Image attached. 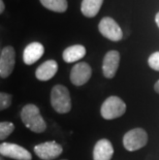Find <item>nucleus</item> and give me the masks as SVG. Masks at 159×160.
Returning <instances> with one entry per match:
<instances>
[{
    "instance_id": "obj_20",
    "label": "nucleus",
    "mask_w": 159,
    "mask_h": 160,
    "mask_svg": "<svg viewBox=\"0 0 159 160\" xmlns=\"http://www.w3.org/2000/svg\"><path fill=\"white\" fill-rule=\"evenodd\" d=\"M4 8H5V6H4V3H3L2 0H0V15L4 12Z\"/></svg>"
},
{
    "instance_id": "obj_2",
    "label": "nucleus",
    "mask_w": 159,
    "mask_h": 160,
    "mask_svg": "<svg viewBox=\"0 0 159 160\" xmlns=\"http://www.w3.org/2000/svg\"><path fill=\"white\" fill-rule=\"evenodd\" d=\"M51 104L59 114H66L72 110V99L68 89L63 85H56L51 92Z\"/></svg>"
},
{
    "instance_id": "obj_4",
    "label": "nucleus",
    "mask_w": 159,
    "mask_h": 160,
    "mask_svg": "<svg viewBox=\"0 0 159 160\" xmlns=\"http://www.w3.org/2000/svg\"><path fill=\"white\" fill-rule=\"evenodd\" d=\"M148 142L147 132L142 128L131 129L125 133L123 138V146L127 151H137V150L145 147Z\"/></svg>"
},
{
    "instance_id": "obj_19",
    "label": "nucleus",
    "mask_w": 159,
    "mask_h": 160,
    "mask_svg": "<svg viewBox=\"0 0 159 160\" xmlns=\"http://www.w3.org/2000/svg\"><path fill=\"white\" fill-rule=\"evenodd\" d=\"M148 63H149V66H150L152 69L159 71V52H155L152 54V55L149 57Z\"/></svg>"
},
{
    "instance_id": "obj_23",
    "label": "nucleus",
    "mask_w": 159,
    "mask_h": 160,
    "mask_svg": "<svg viewBox=\"0 0 159 160\" xmlns=\"http://www.w3.org/2000/svg\"><path fill=\"white\" fill-rule=\"evenodd\" d=\"M0 160H4V159H3V158L1 157V156H0Z\"/></svg>"
},
{
    "instance_id": "obj_24",
    "label": "nucleus",
    "mask_w": 159,
    "mask_h": 160,
    "mask_svg": "<svg viewBox=\"0 0 159 160\" xmlns=\"http://www.w3.org/2000/svg\"><path fill=\"white\" fill-rule=\"evenodd\" d=\"M64 160H66V159H64Z\"/></svg>"
},
{
    "instance_id": "obj_22",
    "label": "nucleus",
    "mask_w": 159,
    "mask_h": 160,
    "mask_svg": "<svg viewBox=\"0 0 159 160\" xmlns=\"http://www.w3.org/2000/svg\"><path fill=\"white\" fill-rule=\"evenodd\" d=\"M155 21H156V24H157V26L159 27V12H157L156 17H155Z\"/></svg>"
},
{
    "instance_id": "obj_9",
    "label": "nucleus",
    "mask_w": 159,
    "mask_h": 160,
    "mask_svg": "<svg viewBox=\"0 0 159 160\" xmlns=\"http://www.w3.org/2000/svg\"><path fill=\"white\" fill-rule=\"evenodd\" d=\"M92 69L86 62L77 63L70 71V81L74 86H82L90 80Z\"/></svg>"
},
{
    "instance_id": "obj_11",
    "label": "nucleus",
    "mask_w": 159,
    "mask_h": 160,
    "mask_svg": "<svg viewBox=\"0 0 159 160\" xmlns=\"http://www.w3.org/2000/svg\"><path fill=\"white\" fill-rule=\"evenodd\" d=\"M45 53V48L40 42H31L25 48L23 53V61L27 65H31L38 61Z\"/></svg>"
},
{
    "instance_id": "obj_13",
    "label": "nucleus",
    "mask_w": 159,
    "mask_h": 160,
    "mask_svg": "<svg viewBox=\"0 0 159 160\" xmlns=\"http://www.w3.org/2000/svg\"><path fill=\"white\" fill-rule=\"evenodd\" d=\"M58 71V64L55 60H48L37 67L35 76L39 81H49Z\"/></svg>"
},
{
    "instance_id": "obj_15",
    "label": "nucleus",
    "mask_w": 159,
    "mask_h": 160,
    "mask_svg": "<svg viewBox=\"0 0 159 160\" xmlns=\"http://www.w3.org/2000/svg\"><path fill=\"white\" fill-rule=\"evenodd\" d=\"M103 3V0H83L81 4V12L87 18L95 17Z\"/></svg>"
},
{
    "instance_id": "obj_21",
    "label": "nucleus",
    "mask_w": 159,
    "mask_h": 160,
    "mask_svg": "<svg viewBox=\"0 0 159 160\" xmlns=\"http://www.w3.org/2000/svg\"><path fill=\"white\" fill-rule=\"evenodd\" d=\"M154 89H155V91H156L157 93L159 94V81H157L156 83H155V85H154Z\"/></svg>"
},
{
    "instance_id": "obj_6",
    "label": "nucleus",
    "mask_w": 159,
    "mask_h": 160,
    "mask_svg": "<svg viewBox=\"0 0 159 160\" xmlns=\"http://www.w3.org/2000/svg\"><path fill=\"white\" fill-rule=\"evenodd\" d=\"M0 155L16 160H31L32 158L31 153L29 151L12 142L0 144Z\"/></svg>"
},
{
    "instance_id": "obj_16",
    "label": "nucleus",
    "mask_w": 159,
    "mask_h": 160,
    "mask_svg": "<svg viewBox=\"0 0 159 160\" xmlns=\"http://www.w3.org/2000/svg\"><path fill=\"white\" fill-rule=\"evenodd\" d=\"M46 8L55 12H64L67 9V0H39Z\"/></svg>"
},
{
    "instance_id": "obj_18",
    "label": "nucleus",
    "mask_w": 159,
    "mask_h": 160,
    "mask_svg": "<svg viewBox=\"0 0 159 160\" xmlns=\"http://www.w3.org/2000/svg\"><path fill=\"white\" fill-rule=\"evenodd\" d=\"M12 104V95L0 92V111L6 110Z\"/></svg>"
},
{
    "instance_id": "obj_8",
    "label": "nucleus",
    "mask_w": 159,
    "mask_h": 160,
    "mask_svg": "<svg viewBox=\"0 0 159 160\" xmlns=\"http://www.w3.org/2000/svg\"><path fill=\"white\" fill-rule=\"evenodd\" d=\"M16 63V52L12 47H5L0 54V77L11 76Z\"/></svg>"
},
{
    "instance_id": "obj_7",
    "label": "nucleus",
    "mask_w": 159,
    "mask_h": 160,
    "mask_svg": "<svg viewBox=\"0 0 159 160\" xmlns=\"http://www.w3.org/2000/svg\"><path fill=\"white\" fill-rule=\"evenodd\" d=\"M62 147L56 142H46L34 147L35 154L42 160H53L61 155Z\"/></svg>"
},
{
    "instance_id": "obj_12",
    "label": "nucleus",
    "mask_w": 159,
    "mask_h": 160,
    "mask_svg": "<svg viewBox=\"0 0 159 160\" xmlns=\"http://www.w3.org/2000/svg\"><path fill=\"white\" fill-rule=\"evenodd\" d=\"M114 154V148L109 139H100L96 142L93 150L94 160H111Z\"/></svg>"
},
{
    "instance_id": "obj_3",
    "label": "nucleus",
    "mask_w": 159,
    "mask_h": 160,
    "mask_svg": "<svg viewBox=\"0 0 159 160\" xmlns=\"http://www.w3.org/2000/svg\"><path fill=\"white\" fill-rule=\"evenodd\" d=\"M126 112V104L118 96H110L104 100L100 108V114L106 120L119 118Z\"/></svg>"
},
{
    "instance_id": "obj_17",
    "label": "nucleus",
    "mask_w": 159,
    "mask_h": 160,
    "mask_svg": "<svg viewBox=\"0 0 159 160\" xmlns=\"http://www.w3.org/2000/svg\"><path fill=\"white\" fill-rule=\"evenodd\" d=\"M15 130V125L11 122H0V141L5 139Z\"/></svg>"
},
{
    "instance_id": "obj_5",
    "label": "nucleus",
    "mask_w": 159,
    "mask_h": 160,
    "mask_svg": "<svg viewBox=\"0 0 159 160\" xmlns=\"http://www.w3.org/2000/svg\"><path fill=\"white\" fill-rule=\"evenodd\" d=\"M98 30L106 38L112 42H119L123 38V32L117 22L111 17H104L98 24Z\"/></svg>"
},
{
    "instance_id": "obj_1",
    "label": "nucleus",
    "mask_w": 159,
    "mask_h": 160,
    "mask_svg": "<svg viewBox=\"0 0 159 160\" xmlns=\"http://www.w3.org/2000/svg\"><path fill=\"white\" fill-rule=\"evenodd\" d=\"M21 119L26 127L35 133H42L47 128L46 122L39 113V108L34 104H26L22 108Z\"/></svg>"
},
{
    "instance_id": "obj_10",
    "label": "nucleus",
    "mask_w": 159,
    "mask_h": 160,
    "mask_svg": "<svg viewBox=\"0 0 159 160\" xmlns=\"http://www.w3.org/2000/svg\"><path fill=\"white\" fill-rule=\"evenodd\" d=\"M120 64V54L118 51H110L106 54L102 62V72L107 79H113Z\"/></svg>"
},
{
    "instance_id": "obj_14",
    "label": "nucleus",
    "mask_w": 159,
    "mask_h": 160,
    "mask_svg": "<svg viewBox=\"0 0 159 160\" xmlns=\"http://www.w3.org/2000/svg\"><path fill=\"white\" fill-rule=\"evenodd\" d=\"M86 55V49L82 45H74L66 48L62 54L63 60L67 63H72L81 60Z\"/></svg>"
}]
</instances>
